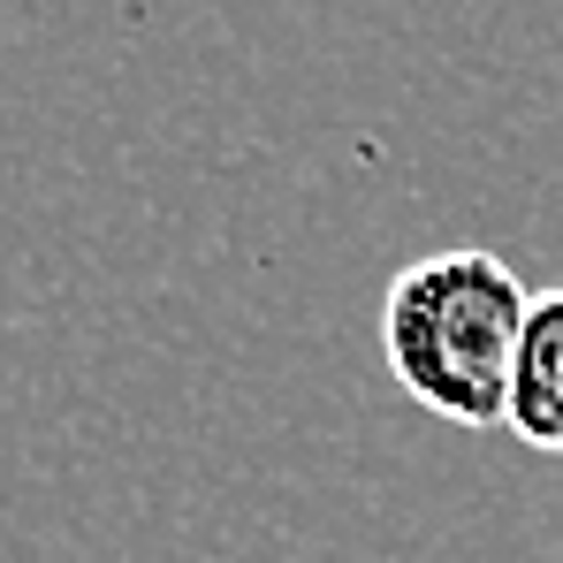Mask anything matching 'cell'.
<instances>
[{
	"instance_id": "1",
	"label": "cell",
	"mask_w": 563,
	"mask_h": 563,
	"mask_svg": "<svg viewBox=\"0 0 563 563\" xmlns=\"http://www.w3.org/2000/svg\"><path fill=\"white\" fill-rule=\"evenodd\" d=\"M526 312L533 289L503 252L487 244L427 252L380 297V366L419 411L450 427H503Z\"/></svg>"
},
{
	"instance_id": "2",
	"label": "cell",
	"mask_w": 563,
	"mask_h": 563,
	"mask_svg": "<svg viewBox=\"0 0 563 563\" xmlns=\"http://www.w3.org/2000/svg\"><path fill=\"white\" fill-rule=\"evenodd\" d=\"M503 427L541 450L563 457V282L556 289H533V312H526V335H518V374H510V411Z\"/></svg>"
}]
</instances>
